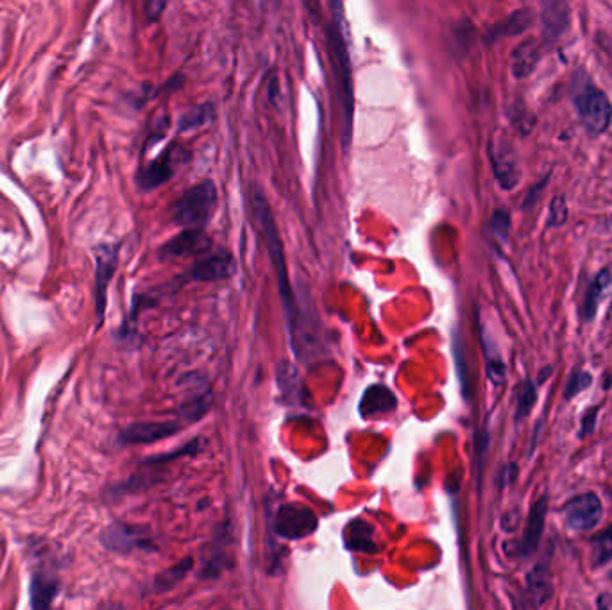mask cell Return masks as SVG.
<instances>
[{
	"label": "cell",
	"mask_w": 612,
	"mask_h": 610,
	"mask_svg": "<svg viewBox=\"0 0 612 610\" xmlns=\"http://www.w3.org/2000/svg\"><path fill=\"white\" fill-rule=\"evenodd\" d=\"M340 0H333L337 13H333V20L326 27V42L332 61L333 81H335V94L339 102L340 128H342V144L348 147L353 133V115H355V90H353V68L349 58L348 40L344 34V20Z\"/></svg>",
	"instance_id": "6da1fadb"
},
{
	"label": "cell",
	"mask_w": 612,
	"mask_h": 610,
	"mask_svg": "<svg viewBox=\"0 0 612 610\" xmlns=\"http://www.w3.org/2000/svg\"><path fill=\"white\" fill-rule=\"evenodd\" d=\"M253 210H255L256 219H258V224H260V229H262V235H264L267 253L271 256V262L274 265V271H276L278 289H280L281 301H283V306H285V314H287V319H289L290 328L294 321H296V315H298V303L294 299V292H292V285H290L289 281V272H287V263H285V255H283L280 229H278L276 219L272 215L271 206L267 203L262 190H258V188L253 190Z\"/></svg>",
	"instance_id": "7a4b0ae2"
},
{
	"label": "cell",
	"mask_w": 612,
	"mask_h": 610,
	"mask_svg": "<svg viewBox=\"0 0 612 610\" xmlns=\"http://www.w3.org/2000/svg\"><path fill=\"white\" fill-rule=\"evenodd\" d=\"M217 187L206 179L188 188L170 208V219L181 228H203L212 219L217 206Z\"/></svg>",
	"instance_id": "3957f363"
},
{
	"label": "cell",
	"mask_w": 612,
	"mask_h": 610,
	"mask_svg": "<svg viewBox=\"0 0 612 610\" xmlns=\"http://www.w3.org/2000/svg\"><path fill=\"white\" fill-rule=\"evenodd\" d=\"M573 102L582 126L591 136L604 135L612 124V104L609 97L596 88L589 79H584L573 94Z\"/></svg>",
	"instance_id": "277c9868"
},
{
	"label": "cell",
	"mask_w": 612,
	"mask_h": 610,
	"mask_svg": "<svg viewBox=\"0 0 612 610\" xmlns=\"http://www.w3.org/2000/svg\"><path fill=\"white\" fill-rule=\"evenodd\" d=\"M489 158L493 165L494 178L503 190H514L521 181L518 153L509 138L503 133H496L489 144Z\"/></svg>",
	"instance_id": "5b68a950"
},
{
	"label": "cell",
	"mask_w": 612,
	"mask_h": 610,
	"mask_svg": "<svg viewBox=\"0 0 612 610\" xmlns=\"http://www.w3.org/2000/svg\"><path fill=\"white\" fill-rule=\"evenodd\" d=\"M317 523L319 521H317L314 510L308 509L305 505H299V503H287V505H281L276 512L274 530L281 539L299 541V539H306L308 535L314 534L317 530Z\"/></svg>",
	"instance_id": "8992f818"
},
{
	"label": "cell",
	"mask_w": 612,
	"mask_h": 610,
	"mask_svg": "<svg viewBox=\"0 0 612 610\" xmlns=\"http://www.w3.org/2000/svg\"><path fill=\"white\" fill-rule=\"evenodd\" d=\"M106 550L115 553H131L138 550H154V539L149 528L131 523H113L101 535Z\"/></svg>",
	"instance_id": "52a82bcc"
},
{
	"label": "cell",
	"mask_w": 612,
	"mask_h": 610,
	"mask_svg": "<svg viewBox=\"0 0 612 610\" xmlns=\"http://www.w3.org/2000/svg\"><path fill=\"white\" fill-rule=\"evenodd\" d=\"M185 158L187 154L183 153L181 147L170 145L169 149H165L156 160L145 165L144 169H140L136 176V185L144 192H151L154 188L162 187L174 178L179 163L185 161Z\"/></svg>",
	"instance_id": "ba28073f"
},
{
	"label": "cell",
	"mask_w": 612,
	"mask_h": 610,
	"mask_svg": "<svg viewBox=\"0 0 612 610\" xmlns=\"http://www.w3.org/2000/svg\"><path fill=\"white\" fill-rule=\"evenodd\" d=\"M562 517L571 530L589 532L600 525L604 517V505L595 492H586L564 505Z\"/></svg>",
	"instance_id": "9c48e42d"
},
{
	"label": "cell",
	"mask_w": 612,
	"mask_h": 610,
	"mask_svg": "<svg viewBox=\"0 0 612 610\" xmlns=\"http://www.w3.org/2000/svg\"><path fill=\"white\" fill-rule=\"evenodd\" d=\"M119 244H102L97 249V290H95V310L97 326H101L106 312V290L119 263Z\"/></svg>",
	"instance_id": "30bf717a"
},
{
	"label": "cell",
	"mask_w": 612,
	"mask_h": 610,
	"mask_svg": "<svg viewBox=\"0 0 612 610\" xmlns=\"http://www.w3.org/2000/svg\"><path fill=\"white\" fill-rule=\"evenodd\" d=\"M185 421H163V423H136L124 428L119 433V444L122 446H138V444H153L172 437L185 426Z\"/></svg>",
	"instance_id": "8fae6325"
},
{
	"label": "cell",
	"mask_w": 612,
	"mask_h": 610,
	"mask_svg": "<svg viewBox=\"0 0 612 610\" xmlns=\"http://www.w3.org/2000/svg\"><path fill=\"white\" fill-rule=\"evenodd\" d=\"M60 577L54 571V568H49L47 564H40L38 568H34L31 575V585H29V594H31V607L33 609H49L52 602L56 600V596L60 593Z\"/></svg>",
	"instance_id": "7c38bea8"
},
{
	"label": "cell",
	"mask_w": 612,
	"mask_h": 610,
	"mask_svg": "<svg viewBox=\"0 0 612 610\" xmlns=\"http://www.w3.org/2000/svg\"><path fill=\"white\" fill-rule=\"evenodd\" d=\"M210 249V238L206 237L203 228H185L179 235L170 238L162 247L163 258H183V256L199 255Z\"/></svg>",
	"instance_id": "4fadbf2b"
},
{
	"label": "cell",
	"mask_w": 612,
	"mask_h": 610,
	"mask_svg": "<svg viewBox=\"0 0 612 610\" xmlns=\"http://www.w3.org/2000/svg\"><path fill=\"white\" fill-rule=\"evenodd\" d=\"M552 569H550V555L541 559L527 575V598L528 607H541L552 598Z\"/></svg>",
	"instance_id": "5bb4252c"
},
{
	"label": "cell",
	"mask_w": 612,
	"mask_h": 610,
	"mask_svg": "<svg viewBox=\"0 0 612 610\" xmlns=\"http://www.w3.org/2000/svg\"><path fill=\"white\" fill-rule=\"evenodd\" d=\"M235 272V258L228 251L206 255L197 260L190 276L197 281H221L230 278Z\"/></svg>",
	"instance_id": "9a60e30c"
},
{
	"label": "cell",
	"mask_w": 612,
	"mask_h": 610,
	"mask_svg": "<svg viewBox=\"0 0 612 610\" xmlns=\"http://www.w3.org/2000/svg\"><path fill=\"white\" fill-rule=\"evenodd\" d=\"M570 17V0H541V20L548 40H559L568 31Z\"/></svg>",
	"instance_id": "2e32d148"
},
{
	"label": "cell",
	"mask_w": 612,
	"mask_h": 610,
	"mask_svg": "<svg viewBox=\"0 0 612 610\" xmlns=\"http://www.w3.org/2000/svg\"><path fill=\"white\" fill-rule=\"evenodd\" d=\"M546 514H548V498L541 496L530 509L527 528H525V534H523V539L519 543V555L527 557L539 548V543L543 539Z\"/></svg>",
	"instance_id": "e0dca14e"
},
{
	"label": "cell",
	"mask_w": 612,
	"mask_h": 610,
	"mask_svg": "<svg viewBox=\"0 0 612 610\" xmlns=\"http://www.w3.org/2000/svg\"><path fill=\"white\" fill-rule=\"evenodd\" d=\"M543 56V45L536 38H528L512 51V76L527 79L536 72Z\"/></svg>",
	"instance_id": "ac0fdd59"
},
{
	"label": "cell",
	"mask_w": 612,
	"mask_h": 610,
	"mask_svg": "<svg viewBox=\"0 0 612 610\" xmlns=\"http://www.w3.org/2000/svg\"><path fill=\"white\" fill-rule=\"evenodd\" d=\"M534 24V13L532 9H518L514 11L512 15L494 24L487 34H485V42L496 43L498 40L503 38H510V36H516V34L525 33Z\"/></svg>",
	"instance_id": "d6986e66"
},
{
	"label": "cell",
	"mask_w": 612,
	"mask_h": 610,
	"mask_svg": "<svg viewBox=\"0 0 612 610\" xmlns=\"http://www.w3.org/2000/svg\"><path fill=\"white\" fill-rule=\"evenodd\" d=\"M398 405L396 396L389 387L385 385H371L364 392L362 401H360V414L364 417H373L376 414H385L392 412Z\"/></svg>",
	"instance_id": "ffe728a7"
},
{
	"label": "cell",
	"mask_w": 612,
	"mask_h": 610,
	"mask_svg": "<svg viewBox=\"0 0 612 610\" xmlns=\"http://www.w3.org/2000/svg\"><path fill=\"white\" fill-rule=\"evenodd\" d=\"M346 546L349 550L364 551L373 553L376 551V544L373 541V528L367 525L366 521H353L346 528Z\"/></svg>",
	"instance_id": "44dd1931"
},
{
	"label": "cell",
	"mask_w": 612,
	"mask_h": 610,
	"mask_svg": "<svg viewBox=\"0 0 612 610\" xmlns=\"http://www.w3.org/2000/svg\"><path fill=\"white\" fill-rule=\"evenodd\" d=\"M192 568H194V559L187 557L178 564H174L172 568L165 569L163 573L154 578V593H167L170 589H174L183 578L187 577Z\"/></svg>",
	"instance_id": "7402d4cb"
},
{
	"label": "cell",
	"mask_w": 612,
	"mask_h": 610,
	"mask_svg": "<svg viewBox=\"0 0 612 610\" xmlns=\"http://www.w3.org/2000/svg\"><path fill=\"white\" fill-rule=\"evenodd\" d=\"M612 272L611 269H604L596 274L595 280L591 281L589 289L586 292V303H584V315L586 319H593L600 305V299L604 296L605 290L611 287Z\"/></svg>",
	"instance_id": "603a6c76"
},
{
	"label": "cell",
	"mask_w": 612,
	"mask_h": 610,
	"mask_svg": "<svg viewBox=\"0 0 612 610\" xmlns=\"http://www.w3.org/2000/svg\"><path fill=\"white\" fill-rule=\"evenodd\" d=\"M215 117V110H213L212 104H199L196 108L188 110L187 113L181 115V119L178 122V129L181 133H188V131H196V129L204 128L212 122Z\"/></svg>",
	"instance_id": "cb8c5ba5"
},
{
	"label": "cell",
	"mask_w": 612,
	"mask_h": 610,
	"mask_svg": "<svg viewBox=\"0 0 612 610\" xmlns=\"http://www.w3.org/2000/svg\"><path fill=\"white\" fill-rule=\"evenodd\" d=\"M509 119L514 129L521 136L530 135L534 128H536V115L532 113V110L523 101H516L510 104Z\"/></svg>",
	"instance_id": "d4e9b609"
},
{
	"label": "cell",
	"mask_w": 612,
	"mask_h": 610,
	"mask_svg": "<svg viewBox=\"0 0 612 610\" xmlns=\"http://www.w3.org/2000/svg\"><path fill=\"white\" fill-rule=\"evenodd\" d=\"M593 548V562L595 566H605L612 560V525L607 526L600 534H596L591 541Z\"/></svg>",
	"instance_id": "484cf974"
},
{
	"label": "cell",
	"mask_w": 612,
	"mask_h": 610,
	"mask_svg": "<svg viewBox=\"0 0 612 610\" xmlns=\"http://www.w3.org/2000/svg\"><path fill=\"white\" fill-rule=\"evenodd\" d=\"M536 401V385L530 382V380H525V382L521 383V387H519L518 403H516V414H514L516 423H521L525 417H528V414L532 412V408H534V405H536Z\"/></svg>",
	"instance_id": "4316f807"
},
{
	"label": "cell",
	"mask_w": 612,
	"mask_h": 610,
	"mask_svg": "<svg viewBox=\"0 0 612 610\" xmlns=\"http://www.w3.org/2000/svg\"><path fill=\"white\" fill-rule=\"evenodd\" d=\"M485 360H487V376L494 385H502L505 382V365L502 356L491 349V344L484 339Z\"/></svg>",
	"instance_id": "83f0119b"
},
{
	"label": "cell",
	"mask_w": 612,
	"mask_h": 610,
	"mask_svg": "<svg viewBox=\"0 0 612 610\" xmlns=\"http://www.w3.org/2000/svg\"><path fill=\"white\" fill-rule=\"evenodd\" d=\"M568 204L566 199L559 195L553 199L550 204V215H548V228H555V226H562L564 222L568 221Z\"/></svg>",
	"instance_id": "f1b7e54d"
},
{
	"label": "cell",
	"mask_w": 612,
	"mask_h": 610,
	"mask_svg": "<svg viewBox=\"0 0 612 610\" xmlns=\"http://www.w3.org/2000/svg\"><path fill=\"white\" fill-rule=\"evenodd\" d=\"M591 382H593V378H591V374L586 373V371H577V373H573L570 382H568V387H566V392H564V398H575L580 392H584V390L591 385Z\"/></svg>",
	"instance_id": "f546056e"
},
{
	"label": "cell",
	"mask_w": 612,
	"mask_h": 610,
	"mask_svg": "<svg viewBox=\"0 0 612 610\" xmlns=\"http://www.w3.org/2000/svg\"><path fill=\"white\" fill-rule=\"evenodd\" d=\"M491 228H493L494 235L498 238L509 237L510 231V215L505 212V210H498V212H494L493 221H491Z\"/></svg>",
	"instance_id": "4dcf8cb0"
},
{
	"label": "cell",
	"mask_w": 612,
	"mask_h": 610,
	"mask_svg": "<svg viewBox=\"0 0 612 610\" xmlns=\"http://www.w3.org/2000/svg\"><path fill=\"white\" fill-rule=\"evenodd\" d=\"M169 0H147L145 2V17L149 22H158L162 18L163 11L167 8Z\"/></svg>",
	"instance_id": "1f68e13d"
},
{
	"label": "cell",
	"mask_w": 612,
	"mask_h": 610,
	"mask_svg": "<svg viewBox=\"0 0 612 610\" xmlns=\"http://www.w3.org/2000/svg\"><path fill=\"white\" fill-rule=\"evenodd\" d=\"M598 410L600 407H593L586 416L582 417V428H580V437H586L589 433H593L595 430L596 417H598Z\"/></svg>",
	"instance_id": "d6a6232c"
},
{
	"label": "cell",
	"mask_w": 612,
	"mask_h": 610,
	"mask_svg": "<svg viewBox=\"0 0 612 610\" xmlns=\"http://www.w3.org/2000/svg\"><path fill=\"white\" fill-rule=\"evenodd\" d=\"M546 181H548V179H544V181H541V183H539V185H536V187L530 188V192H528L527 199H525V204H523V210H527V208H532V206L537 203V199H539V194H541V190H543L544 185H546Z\"/></svg>",
	"instance_id": "836d02e7"
},
{
	"label": "cell",
	"mask_w": 612,
	"mask_h": 610,
	"mask_svg": "<svg viewBox=\"0 0 612 610\" xmlns=\"http://www.w3.org/2000/svg\"><path fill=\"white\" fill-rule=\"evenodd\" d=\"M598 47H602V51L612 60V38L604 33L598 34Z\"/></svg>",
	"instance_id": "e575fe53"
}]
</instances>
